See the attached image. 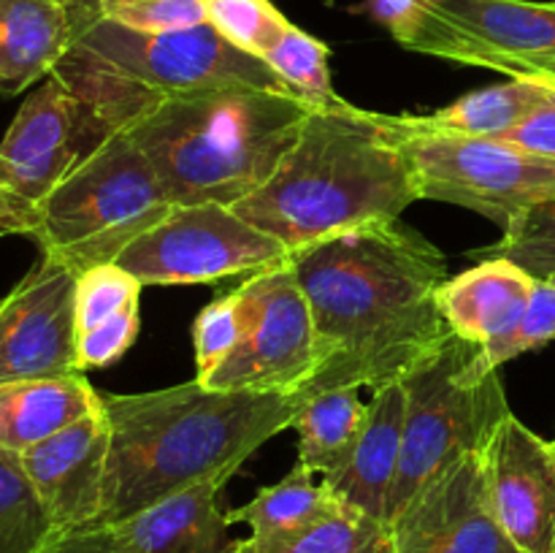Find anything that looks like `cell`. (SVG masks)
Returning a JSON list of instances; mask_svg holds the SVG:
<instances>
[{"instance_id":"obj_1","label":"cell","mask_w":555,"mask_h":553,"mask_svg":"<svg viewBox=\"0 0 555 553\" xmlns=\"http://www.w3.org/2000/svg\"><path fill=\"white\" fill-rule=\"evenodd\" d=\"M318 336V374L304 399L399 383L453 331L437 293L448 258L401 220L372 222L291 255Z\"/></svg>"},{"instance_id":"obj_2","label":"cell","mask_w":555,"mask_h":553,"mask_svg":"<svg viewBox=\"0 0 555 553\" xmlns=\"http://www.w3.org/2000/svg\"><path fill=\"white\" fill-rule=\"evenodd\" d=\"M108 417V475L101 524L233 472L280 432L293 426L301 394H255L193 383L146 394H101Z\"/></svg>"},{"instance_id":"obj_3","label":"cell","mask_w":555,"mask_h":553,"mask_svg":"<svg viewBox=\"0 0 555 553\" xmlns=\"http://www.w3.org/2000/svg\"><path fill=\"white\" fill-rule=\"evenodd\" d=\"M421 201L415 168L388 123L345 98L314 106L269 182L231 206L287 249L399 220Z\"/></svg>"},{"instance_id":"obj_4","label":"cell","mask_w":555,"mask_h":553,"mask_svg":"<svg viewBox=\"0 0 555 553\" xmlns=\"http://www.w3.org/2000/svg\"><path fill=\"white\" fill-rule=\"evenodd\" d=\"M314 103L260 87L166 95L125 128L173 206H236L263 188Z\"/></svg>"},{"instance_id":"obj_5","label":"cell","mask_w":555,"mask_h":553,"mask_svg":"<svg viewBox=\"0 0 555 553\" xmlns=\"http://www.w3.org/2000/svg\"><path fill=\"white\" fill-rule=\"evenodd\" d=\"M171 209L173 201L152 163L119 130L36 206L33 239L47 258L79 276L95 266L117 263Z\"/></svg>"},{"instance_id":"obj_6","label":"cell","mask_w":555,"mask_h":553,"mask_svg":"<svg viewBox=\"0 0 555 553\" xmlns=\"http://www.w3.org/2000/svg\"><path fill=\"white\" fill-rule=\"evenodd\" d=\"M404 448L388 504V524L455 459L482 453L509 415L499 369L486 347L450 334L404 380Z\"/></svg>"},{"instance_id":"obj_7","label":"cell","mask_w":555,"mask_h":553,"mask_svg":"<svg viewBox=\"0 0 555 553\" xmlns=\"http://www.w3.org/2000/svg\"><path fill=\"white\" fill-rule=\"evenodd\" d=\"M412 168L421 198L466 206L502 231L555 198V160L504 139L417 128L410 114L388 117Z\"/></svg>"},{"instance_id":"obj_8","label":"cell","mask_w":555,"mask_h":553,"mask_svg":"<svg viewBox=\"0 0 555 553\" xmlns=\"http://www.w3.org/2000/svg\"><path fill=\"white\" fill-rule=\"evenodd\" d=\"M74 43L90 49L157 98L220 87H260L291 92L255 54L242 52L209 22L179 30H130L98 14V5L70 11Z\"/></svg>"},{"instance_id":"obj_9","label":"cell","mask_w":555,"mask_h":553,"mask_svg":"<svg viewBox=\"0 0 555 553\" xmlns=\"http://www.w3.org/2000/svg\"><path fill=\"white\" fill-rule=\"evenodd\" d=\"M244 334L236 350L201 383L220 390L296 394L318 374L312 309L293 260L258 271L236 287Z\"/></svg>"},{"instance_id":"obj_10","label":"cell","mask_w":555,"mask_h":553,"mask_svg":"<svg viewBox=\"0 0 555 553\" xmlns=\"http://www.w3.org/2000/svg\"><path fill=\"white\" fill-rule=\"evenodd\" d=\"M291 260V249L222 204L173 206L117 263L141 285H206L253 276Z\"/></svg>"},{"instance_id":"obj_11","label":"cell","mask_w":555,"mask_h":553,"mask_svg":"<svg viewBox=\"0 0 555 553\" xmlns=\"http://www.w3.org/2000/svg\"><path fill=\"white\" fill-rule=\"evenodd\" d=\"M108 136L114 133L106 123L49 74L25 98L0 141L9 193L38 206Z\"/></svg>"},{"instance_id":"obj_12","label":"cell","mask_w":555,"mask_h":553,"mask_svg":"<svg viewBox=\"0 0 555 553\" xmlns=\"http://www.w3.org/2000/svg\"><path fill=\"white\" fill-rule=\"evenodd\" d=\"M401 47L488 68L499 57L555 54V3L531 0H423Z\"/></svg>"},{"instance_id":"obj_13","label":"cell","mask_w":555,"mask_h":553,"mask_svg":"<svg viewBox=\"0 0 555 553\" xmlns=\"http://www.w3.org/2000/svg\"><path fill=\"white\" fill-rule=\"evenodd\" d=\"M81 372L76 358V274L43 255L0 301V385Z\"/></svg>"},{"instance_id":"obj_14","label":"cell","mask_w":555,"mask_h":553,"mask_svg":"<svg viewBox=\"0 0 555 553\" xmlns=\"http://www.w3.org/2000/svg\"><path fill=\"white\" fill-rule=\"evenodd\" d=\"M390 526L396 553H524L493 513L482 453L439 470Z\"/></svg>"},{"instance_id":"obj_15","label":"cell","mask_w":555,"mask_h":553,"mask_svg":"<svg viewBox=\"0 0 555 553\" xmlns=\"http://www.w3.org/2000/svg\"><path fill=\"white\" fill-rule=\"evenodd\" d=\"M493 513L524 553H555V442L509 412L482 450Z\"/></svg>"},{"instance_id":"obj_16","label":"cell","mask_w":555,"mask_h":553,"mask_svg":"<svg viewBox=\"0 0 555 553\" xmlns=\"http://www.w3.org/2000/svg\"><path fill=\"white\" fill-rule=\"evenodd\" d=\"M108 442L112 432L101 401L90 415L79 417L20 455L27 480L33 483L57 529L101 524Z\"/></svg>"},{"instance_id":"obj_17","label":"cell","mask_w":555,"mask_h":553,"mask_svg":"<svg viewBox=\"0 0 555 553\" xmlns=\"http://www.w3.org/2000/svg\"><path fill=\"white\" fill-rule=\"evenodd\" d=\"M534 285V276L513 260L486 258L442 282L439 312L455 336L491 350L518 329Z\"/></svg>"},{"instance_id":"obj_18","label":"cell","mask_w":555,"mask_h":553,"mask_svg":"<svg viewBox=\"0 0 555 553\" xmlns=\"http://www.w3.org/2000/svg\"><path fill=\"white\" fill-rule=\"evenodd\" d=\"M404 407L406 394L401 380L374 388L356 453L339 475L325 477L331 491L347 507L385 524H388L390 493L399 477L401 448H404Z\"/></svg>"},{"instance_id":"obj_19","label":"cell","mask_w":555,"mask_h":553,"mask_svg":"<svg viewBox=\"0 0 555 553\" xmlns=\"http://www.w3.org/2000/svg\"><path fill=\"white\" fill-rule=\"evenodd\" d=\"M222 486V480L198 483L108 526L133 553H238V540L228 535L231 524L220 507Z\"/></svg>"},{"instance_id":"obj_20","label":"cell","mask_w":555,"mask_h":553,"mask_svg":"<svg viewBox=\"0 0 555 553\" xmlns=\"http://www.w3.org/2000/svg\"><path fill=\"white\" fill-rule=\"evenodd\" d=\"M141 282L119 263L76 276V358L81 372L117 363L141 329Z\"/></svg>"},{"instance_id":"obj_21","label":"cell","mask_w":555,"mask_h":553,"mask_svg":"<svg viewBox=\"0 0 555 553\" xmlns=\"http://www.w3.org/2000/svg\"><path fill=\"white\" fill-rule=\"evenodd\" d=\"M101 404L85 372L0 385V450L22 455Z\"/></svg>"},{"instance_id":"obj_22","label":"cell","mask_w":555,"mask_h":553,"mask_svg":"<svg viewBox=\"0 0 555 553\" xmlns=\"http://www.w3.org/2000/svg\"><path fill=\"white\" fill-rule=\"evenodd\" d=\"M74 43V20L54 0H0V95L47 79Z\"/></svg>"},{"instance_id":"obj_23","label":"cell","mask_w":555,"mask_h":553,"mask_svg":"<svg viewBox=\"0 0 555 553\" xmlns=\"http://www.w3.org/2000/svg\"><path fill=\"white\" fill-rule=\"evenodd\" d=\"M369 404L358 388L323 390L307 399L291 428L298 434V464L314 475L334 477L347 466L361 442Z\"/></svg>"},{"instance_id":"obj_24","label":"cell","mask_w":555,"mask_h":553,"mask_svg":"<svg viewBox=\"0 0 555 553\" xmlns=\"http://www.w3.org/2000/svg\"><path fill=\"white\" fill-rule=\"evenodd\" d=\"M555 87L540 79H513L504 85L475 90L459 98L450 106L437 108L426 117H410L417 128L442 130V133L480 136V139H502L518 128L531 112L553 98Z\"/></svg>"},{"instance_id":"obj_25","label":"cell","mask_w":555,"mask_h":553,"mask_svg":"<svg viewBox=\"0 0 555 553\" xmlns=\"http://www.w3.org/2000/svg\"><path fill=\"white\" fill-rule=\"evenodd\" d=\"M314 472L296 464L280 483L266 486L242 507L225 513L228 524L249 526L253 537H274L304 529L347 507L328 483H314Z\"/></svg>"},{"instance_id":"obj_26","label":"cell","mask_w":555,"mask_h":553,"mask_svg":"<svg viewBox=\"0 0 555 553\" xmlns=\"http://www.w3.org/2000/svg\"><path fill=\"white\" fill-rule=\"evenodd\" d=\"M238 553H396L393 526L341 507L328 518L274 537H244Z\"/></svg>"},{"instance_id":"obj_27","label":"cell","mask_w":555,"mask_h":553,"mask_svg":"<svg viewBox=\"0 0 555 553\" xmlns=\"http://www.w3.org/2000/svg\"><path fill=\"white\" fill-rule=\"evenodd\" d=\"M54 531L20 455L0 450V553H41Z\"/></svg>"},{"instance_id":"obj_28","label":"cell","mask_w":555,"mask_h":553,"mask_svg":"<svg viewBox=\"0 0 555 553\" xmlns=\"http://www.w3.org/2000/svg\"><path fill=\"white\" fill-rule=\"evenodd\" d=\"M328 47L320 38L309 36L301 27L291 25L274 49L263 57V63L285 81L293 95L323 106L336 101L334 85H331Z\"/></svg>"},{"instance_id":"obj_29","label":"cell","mask_w":555,"mask_h":553,"mask_svg":"<svg viewBox=\"0 0 555 553\" xmlns=\"http://www.w3.org/2000/svg\"><path fill=\"white\" fill-rule=\"evenodd\" d=\"M204 3L206 22L233 47L260 60L293 25L271 0H204Z\"/></svg>"},{"instance_id":"obj_30","label":"cell","mask_w":555,"mask_h":553,"mask_svg":"<svg viewBox=\"0 0 555 553\" xmlns=\"http://www.w3.org/2000/svg\"><path fill=\"white\" fill-rule=\"evenodd\" d=\"M477 255L507 258L529 271L534 280L555 285V198L526 211L502 239Z\"/></svg>"},{"instance_id":"obj_31","label":"cell","mask_w":555,"mask_h":553,"mask_svg":"<svg viewBox=\"0 0 555 553\" xmlns=\"http://www.w3.org/2000/svg\"><path fill=\"white\" fill-rule=\"evenodd\" d=\"M244 334L242 320V301L238 293H228V296L217 298L209 307L201 309L193 325V342H195V363H198V380L215 372L233 350H236L238 339Z\"/></svg>"},{"instance_id":"obj_32","label":"cell","mask_w":555,"mask_h":553,"mask_svg":"<svg viewBox=\"0 0 555 553\" xmlns=\"http://www.w3.org/2000/svg\"><path fill=\"white\" fill-rule=\"evenodd\" d=\"M98 14L130 30H179L206 22L204 0H98Z\"/></svg>"},{"instance_id":"obj_33","label":"cell","mask_w":555,"mask_h":553,"mask_svg":"<svg viewBox=\"0 0 555 553\" xmlns=\"http://www.w3.org/2000/svg\"><path fill=\"white\" fill-rule=\"evenodd\" d=\"M555 339V285L537 280L534 293H531V301L526 307V314L520 318L518 329L507 336V339L499 342L496 347L486 350L488 361L493 366H502V363L513 361V358L524 356L529 350H540V347L551 345Z\"/></svg>"},{"instance_id":"obj_34","label":"cell","mask_w":555,"mask_h":553,"mask_svg":"<svg viewBox=\"0 0 555 553\" xmlns=\"http://www.w3.org/2000/svg\"><path fill=\"white\" fill-rule=\"evenodd\" d=\"M41 553H133L125 545L117 529L108 524L79 526V529L54 531Z\"/></svg>"},{"instance_id":"obj_35","label":"cell","mask_w":555,"mask_h":553,"mask_svg":"<svg viewBox=\"0 0 555 553\" xmlns=\"http://www.w3.org/2000/svg\"><path fill=\"white\" fill-rule=\"evenodd\" d=\"M502 139L515 146H524V150L534 152V155L555 160V92L553 98H547L537 112H531L518 128H513Z\"/></svg>"},{"instance_id":"obj_36","label":"cell","mask_w":555,"mask_h":553,"mask_svg":"<svg viewBox=\"0 0 555 553\" xmlns=\"http://www.w3.org/2000/svg\"><path fill=\"white\" fill-rule=\"evenodd\" d=\"M363 9H366V14L372 16L374 22H379L396 41H401V38L415 27V22L421 20L426 5H423V0H366Z\"/></svg>"},{"instance_id":"obj_37","label":"cell","mask_w":555,"mask_h":553,"mask_svg":"<svg viewBox=\"0 0 555 553\" xmlns=\"http://www.w3.org/2000/svg\"><path fill=\"white\" fill-rule=\"evenodd\" d=\"M488 68L509 79H540L555 85V54H531V57H499Z\"/></svg>"},{"instance_id":"obj_38","label":"cell","mask_w":555,"mask_h":553,"mask_svg":"<svg viewBox=\"0 0 555 553\" xmlns=\"http://www.w3.org/2000/svg\"><path fill=\"white\" fill-rule=\"evenodd\" d=\"M36 206L16 198L14 193H0V239L33 236L36 231Z\"/></svg>"},{"instance_id":"obj_39","label":"cell","mask_w":555,"mask_h":553,"mask_svg":"<svg viewBox=\"0 0 555 553\" xmlns=\"http://www.w3.org/2000/svg\"><path fill=\"white\" fill-rule=\"evenodd\" d=\"M54 3L65 5L68 11H74V9H87V5H98V0H54Z\"/></svg>"},{"instance_id":"obj_40","label":"cell","mask_w":555,"mask_h":553,"mask_svg":"<svg viewBox=\"0 0 555 553\" xmlns=\"http://www.w3.org/2000/svg\"><path fill=\"white\" fill-rule=\"evenodd\" d=\"M0 193H9V182H5V168H3V160H0Z\"/></svg>"},{"instance_id":"obj_41","label":"cell","mask_w":555,"mask_h":553,"mask_svg":"<svg viewBox=\"0 0 555 553\" xmlns=\"http://www.w3.org/2000/svg\"><path fill=\"white\" fill-rule=\"evenodd\" d=\"M547 85H551V81H547ZM553 87H555V85H553Z\"/></svg>"},{"instance_id":"obj_42","label":"cell","mask_w":555,"mask_h":553,"mask_svg":"<svg viewBox=\"0 0 555 553\" xmlns=\"http://www.w3.org/2000/svg\"><path fill=\"white\" fill-rule=\"evenodd\" d=\"M0 301H3V298H0Z\"/></svg>"},{"instance_id":"obj_43","label":"cell","mask_w":555,"mask_h":553,"mask_svg":"<svg viewBox=\"0 0 555 553\" xmlns=\"http://www.w3.org/2000/svg\"><path fill=\"white\" fill-rule=\"evenodd\" d=\"M553 442H555V439H553Z\"/></svg>"}]
</instances>
